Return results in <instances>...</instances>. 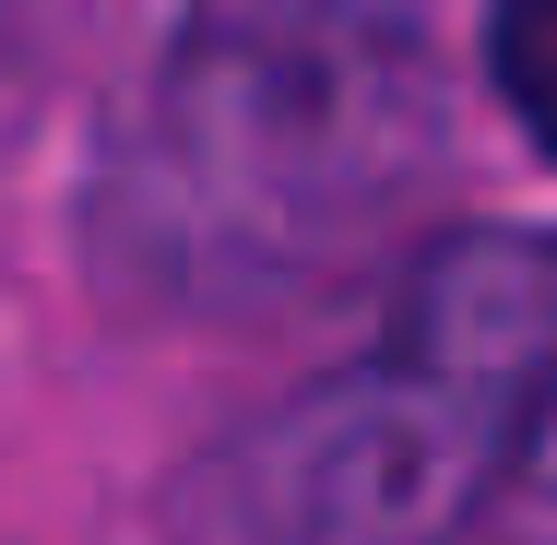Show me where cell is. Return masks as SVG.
Masks as SVG:
<instances>
[{
  "label": "cell",
  "instance_id": "277c9868",
  "mask_svg": "<svg viewBox=\"0 0 557 545\" xmlns=\"http://www.w3.org/2000/svg\"><path fill=\"white\" fill-rule=\"evenodd\" d=\"M72 12L84 0H0V119H24L48 96V72L72 48Z\"/></svg>",
  "mask_w": 557,
  "mask_h": 545
},
{
  "label": "cell",
  "instance_id": "3957f363",
  "mask_svg": "<svg viewBox=\"0 0 557 545\" xmlns=\"http://www.w3.org/2000/svg\"><path fill=\"white\" fill-rule=\"evenodd\" d=\"M486 96L557 166V0H486Z\"/></svg>",
  "mask_w": 557,
  "mask_h": 545
},
{
  "label": "cell",
  "instance_id": "7a4b0ae2",
  "mask_svg": "<svg viewBox=\"0 0 557 545\" xmlns=\"http://www.w3.org/2000/svg\"><path fill=\"white\" fill-rule=\"evenodd\" d=\"M557 404V237H428L380 332L166 474V545H462Z\"/></svg>",
  "mask_w": 557,
  "mask_h": 545
},
{
  "label": "cell",
  "instance_id": "8992f818",
  "mask_svg": "<svg viewBox=\"0 0 557 545\" xmlns=\"http://www.w3.org/2000/svg\"><path fill=\"white\" fill-rule=\"evenodd\" d=\"M202 12H333V24H428V0H202Z\"/></svg>",
  "mask_w": 557,
  "mask_h": 545
},
{
  "label": "cell",
  "instance_id": "6da1fadb",
  "mask_svg": "<svg viewBox=\"0 0 557 545\" xmlns=\"http://www.w3.org/2000/svg\"><path fill=\"white\" fill-rule=\"evenodd\" d=\"M450 166L428 24L202 12L119 84L84 166V273L143 321H273L368 273Z\"/></svg>",
  "mask_w": 557,
  "mask_h": 545
},
{
  "label": "cell",
  "instance_id": "5b68a950",
  "mask_svg": "<svg viewBox=\"0 0 557 545\" xmlns=\"http://www.w3.org/2000/svg\"><path fill=\"white\" fill-rule=\"evenodd\" d=\"M486 545H557V404L522 438V462H510V486L486 510Z\"/></svg>",
  "mask_w": 557,
  "mask_h": 545
}]
</instances>
